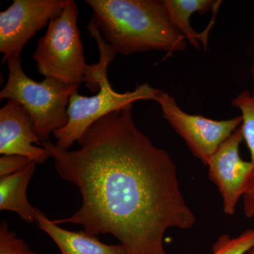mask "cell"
<instances>
[{
	"label": "cell",
	"mask_w": 254,
	"mask_h": 254,
	"mask_svg": "<svg viewBox=\"0 0 254 254\" xmlns=\"http://www.w3.org/2000/svg\"><path fill=\"white\" fill-rule=\"evenodd\" d=\"M132 108L93 124L78 141L79 149L42 142L58 175L74 184L82 198L71 217L53 222L82 225L93 236L110 234L127 254H167L165 232L191 228L195 217L182 195L175 163L138 129Z\"/></svg>",
	"instance_id": "obj_1"
},
{
	"label": "cell",
	"mask_w": 254,
	"mask_h": 254,
	"mask_svg": "<svg viewBox=\"0 0 254 254\" xmlns=\"http://www.w3.org/2000/svg\"><path fill=\"white\" fill-rule=\"evenodd\" d=\"M91 22L117 54L183 51L187 39L174 26L163 0H86Z\"/></svg>",
	"instance_id": "obj_2"
},
{
	"label": "cell",
	"mask_w": 254,
	"mask_h": 254,
	"mask_svg": "<svg viewBox=\"0 0 254 254\" xmlns=\"http://www.w3.org/2000/svg\"><path fill=\"white\" fill-rule=\"evenodd\" d=\"M86 28L99 50L98 78L100 89L97 94L91 97L80 95L78 91L71 95L67 109L68 123L53 133L57 141L55 145L64 150H69L100 119L138 100H155L159 91L148 83L137 85L133 91L123 93L115 91L108 80V66L116 58L117 53L105 41L94 23L90 21Z\"/></svg>",
	"instance_id": "obj_3"
},
{
	"label": "cell",
	"mask_w": 254,
	"mask_h": 254,
	"mask_svg": "<svg viewBox=\"0 0 254 254\" xmlns=\"http://www.w3.org/2000/svg\"><path fill=\"white\" fill-rule=\"evenodd\" d=\"M79 11L69 0L62 14L52 18L46 34L38 40L33 58L38 72L68 85L86 83L90 91L100 89L98 64L88 65L77 26Z\"/></svg>",
	"instance_id": "obj_4"
},
{
	"label": "cell",
	"mask_w": 254,
	"mask_h": 254,
	"mask_svg": "<svg viewBox=\"0 0 254 254\" xmlns=\"http://www.w3.org/2000/svg\"><path fill=\"white\" fill-rule=\"evenodd\" d=\"M8 80L0 92V99L11 100L22 105L31 117L41 142L68 123L69 99L77 85H68L52 78L36 81L24 73L21 58L7 61Z\"/></svg>",
	"instance_id": "obj_5"
},
{
	"label": "cell",
	"mask_w": 254,
	"mask_h": 254,
	"mask_svg": "<svg viewBox=\"0 0 254 254\" xmlns=\"http://www.w3.org/2000/svg\"><path fill=\"white\" fill-rule=\"evenodd\" d=\"M155 101L160 105L163 118L186 142L193 155L205 165L242 123V116L218 121L185 113L173 97L161 90L155 95Z\"/></svg>",
	"instance_id": "obj_6"
},
{
	"label": "cell",
	"mask_w": 254,
	"mask_h": 254,
	"mask_svg": "<svg viewBox=\"0 0 254 254\" xmlns=\"http://www.w3.org/2000/svg\"><path fill=\"white\" fill-rule=\"evenodd\" d=\"M69 0H14L0 12L1 64L20 58L23 48L50 20L59 16Z\"/></svg>",
	"instance_id": "obj_7"
},
{
	"label": "cell",
	"mask_w": 254,
	"mask_h": 254,
	"mask_svg": "<svg viewBox=\"0 0 254 254\" xmlns=\"http://www.w3.org/2000/svg\"><path fill=\"white\" fill-rule=\"evenodd\" d=\"M244 140L241 128L227 138L209 160V177L218 187L224 212L232 215L242 195L254 190L253 166L240 158V145Z\"/></svg>",
	"instance_id": "obj_8"
},
{
	"label": "cell",
	"mask_w": 254,
	"mask_h": 254,
	"mask_svg": "<svg viewBox=\"0 0 254 254\" xmlns=\"http://www.w3.org/2000/svg\"><path fill=\"white\" fill-rule=\"evenodd\" d=\"M36 127L26 110L14 100H8L0 110V153L18 155L37 164L45 163L49 153L41 147Z\"/></svg>",
	"instance_id": "obj_9"
},
{
	"label": "cell",
	"mask_w": 254,
	"mask_h": 254,
	"mask_svg": "<svg viewBox=\"0 0 254 254\" xmlns=\"http://www.w3.org/2000/svg\"><path fill=\"white\" fill-rule=\"evenodd\" d=\"M35 212L38 227L53 239L61 254H127L123 245H105L84 230L79 232L64 230L39 209L35 208Z\"/></svg>",
	"instance_id": "obj_10"
},
{
	"label": "cell",
	"mask_w": 254,
	"mask_h": 254,
	"mask_svg": "<svg viewBox=\"0 0 254 254\" xmlns=\"http://www.w3.org/2000/svg\"><path fill=\"white\" fill-rule=\"evenodd\" d=\"M36 165L33 161L22 171L0 177V210L14 212L28 223L36 222L35 208L30 205L26 191Z\"/></svg>",
	"instance_id": "obj_11"
},
{
	"label": "cell",
	"mask_w": 254,
	"mask_h": 254,
	"mask_svg": "<svg viewBox=\"0 0 254 254\" xmlns=\"http://www.w3.org/2000/svg\"><path fill=\"white\" fill-rule=\"evenodd\" d=\"M164 6L172 23L196 50L200 49L199 41H203L206 49L207 40L192 28L190 18L194 13L204 14L217 9L220 1L213 0H163Z\"/></svg>",
	"instance_id": "obj_12"
},
{
	"label": "cell",
	"mask_w": 254,
	"mask_h": 254,
	"mask_svg": "<svg viewBox=\"0 0 254 254\" xmlns=\"http://www.w3.org/2000/svg\"><path fill=\"white\" fill-rule=\"evenodd\" d=\"M231 105L240 110L242 113V123L240 128L251 153L254 187V97L250 91H242L234 98Z\"/></svg>",
	"instance_id": "obj_13"
},
{
	"label": "cell",
	"mask_w": 254,
	"mask_h": 254,
	"mask_svg": "<svg viewBox=\"0 0 254 254\" xmlns=\"http://www.w3.org/2000/svg\"><path fill=\"white\" fill-rule=\"evenodd\" d=\"M254 246V230H249L235 238L222 235L213 246L212 254H246Z\"/></svg>",
	"instance_id": "obj_14"
},
{
	"label": "cell",
	"mask_w": 254,
	"mask_h": 254,
	"mask_svg": "<svg viewBox=\"0 0 254 254\" xmlns=\"http://www.w3.org/2000/svg\"><path fill=\"white\" fill-rule=\"evenodd\" d=\"M0 254H38L30 250L27 244L18 238L9 230V224L4 220L0 224Z\"/></svg>",
	"instance_id": "obj_15"
},
{
	"label": "cell",
	"mask_w": 254,
	"mask_h": 254,
	"mask_svg": "<svg viewBox=\"0 0 254 254\" xmlns=\"http://www.w3.org/2000/svg\"><path fill=\"white\" fill-rule=\"evenodd\" d=\"M33 162L18 155H1L0 157V177L9 176L22 171Z\"/></svg>",
	"instance_id": "obj_16"
},
{
	"label": "cell",
	"mask_w": 254,
	"mask_h": 254,
	"mask_svg": "<svg viewBox=\"0 0 254 254\" xmlns=\"http://www.w3.org/2000/svg\"><path fill=\"white\" fill-rule=\"evenodd\" d=\"M244 210L247 218L254 217V190L244 195Z\"/></svg>",
	"instance_id": "obj_17"
},
{
	"label": "cell",
	"mask_w": 254,
	"mask_h": 254,
	"mask_svg": "<svg viewBox=\"0 0 254 254\" xmlns=\"http://www.w3.org/2000/svg\"><path fill=\"white\" fill-rule=\"evenodd\" d=\"M251 73H252V79H253V91H252V94L254 97V57L253 59V62H252V67H251Z\"/></svg>",
	"instance_id": "obj_18"
},
{
	"label": "cell",
	"mask_w": 254,
	"mask_h": 254,
	"mask_svg": "<svg viewBox=\"0 0 254 254\" xmlns=\"http://www.w3.org/2000/svg\"><path fill=\"white\" fill-rule=\"evenodd\" d=\"M246 254H254V246L252 249Z\"/></svg>",
	"instance_id": "obj_19"
}]
</instances>
